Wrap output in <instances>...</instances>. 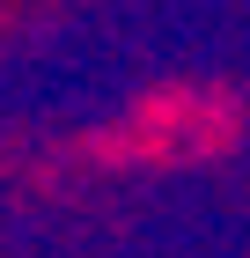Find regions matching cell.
<instances>
[{
    "label": "cell",
    "instance_id": "6da1fadb",
    "mask_svg": "<svg viewBox=\"0 0 250 258\" xmlns=\"http://www.w3.org/2000/svg\"><path fill=\"white\" fill-rule=\"evenodd\" d=\"M243 125L228 96H206V89H170V96L140 103V118L125 125L140 155H213V148H228V133Z\"/></svg>",
    "mask_w": 250,
    "mask_h": 258
}]
</instances>
